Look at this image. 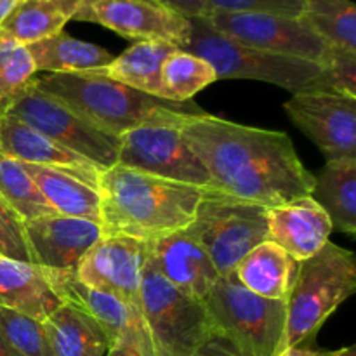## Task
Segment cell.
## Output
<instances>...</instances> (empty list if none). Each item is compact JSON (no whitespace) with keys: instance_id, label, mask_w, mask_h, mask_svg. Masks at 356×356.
I'll use <instances>...</instances> for the list:
<instances>
[{"instance_id":"ac0fdd59","label":"cell","mask_w":356,"mask_h":356,"mask_svg":"<svg viewBox=\"0 0 356 356\" xmlns=\"http://www.w3.org/2000/svg\"><path fill=\"white\" fill-rule=\"evenodd\" d=\"M0 153L23 163L68 172L96 190L99 188V179L104 172L103 167L70 152L65 146L6 115L0 117Z\"/></svg>"},{"instance_id":"8d00e7d4","label":"cell","mask_w":356,"mask_h":356,"mask_svg":"<svg viewBox=\"0 0 356 356\" xmlns=\"http://www.w3.org/2000/svg\"><path fill=\"white\" fill-rule=\"evenodd\" d=\"M156 2L188 19H207L211 14L207 0H156Z\"/></svg>"},{"instance_id":"5bb4252c","label":"cell","mask_w":356,"mask_h":356,"mask_svg":"<svg viewBox=\"0 0 356 356\" xmlns=\"http://www.w3.org/2000/svg\"><path fill=\"white\" fill-rule=\"evenodd\" d=\"M146 242L120 235H103L75 270L86 285L113 294L141 316V284Z\"/></svg>"},{"instance_id":"4316f807","label":"cell","mask_w":356,"mask_h":356,"mask_svg":"<svg viewBox=\"0 0 356 356\" xmlns=\"http://www.w3.org/2000/svg\"><path fill=\"white\" fill-rule=\"evenodd\" d=\"M176 49V45L167 42H134L127 51L113 58L110 65L99 70L117 82L162 99V80H160L162 65Z\"/></svg>"},{"instance_id":"83f0119b","label":"cell","mask_w":356,"mask_h":356,"mask_svg":"<svg viewBox=\"0 0 356 356\" xmlns=\"http://www.w3.org/2000/svg\"><path fill=\"white\" fill-rule=\"evenodd\" d=\"M299 17L330 47L356 52V7L351 0H302Z\"/></svg>"},{"instance_id":"ba28073f","label":"cell","mask_w":356,"mask_h":356,"mask_svg":"<svg viewBox=\"0 0 356 356\" xmlns=\"http://www.w3.org/2000/svg\"><path fill=\"white\" fill-rule=\"evenodd\" d=\"M141 318L155 356H191L212 334L204 301L177 291L148 264L143 271Z\"/></svg>"},{"instance_id":"74e56055","label":"cell","mask_w":356,"mask_h":356,"mask_svg":"<svg viewBox=\"0 0 356 356\" xmlns=\"http://www.w3.org/2000/svg\"><path fill=\"white\" fill-rule=\"evenodd\" d=\"M191 356H243L225 337L218 336V334H211L209 339L198 348Z\"/></svg>"},{"instance_id":"7c38bea8","label":"cell","mask_w":356,"mask_h":356,"mask_svg":"<svg viewBox=\"0 0 356 356\" xmlns=\"http://www.w3.org/2000/svg\"><path fill=\"white\" fill-rule=\"evenodd\" d=\"M76 21L96 23L129 40H156L186 49L191 21L156 0H82Z\"/></svg>"},{"instance_id":"277c9868","label":"cell","mask_w":356,"mask_h":356,"mask_svg":"<svg viewBox=\"0 0 356 356\" xmlns=\"http://www.w3.org/2000/svg\"><path fill=\"white\" fill-rule=\"evenodd\" d=\"M356 291L355 254L329 242L299 263L287 296L284 348L306 346L325 320Z\"/></svg>"},{"instance_id":"d6986e66","label":"cell","mask_w":356,"mask_h":356,"mask_svg":"<svg viewBox=\"0 0 356 356\" xmlns=\"http://www.w3.org/2000/svg\"><path fill=\"white\" fill-rule=\"evenodd\" d=\"M42 271L51 289L63 302L76 306L99 323L110 341V346L132 323L143 322L141 316L136 315L124 301L115 298L113 294L80 282L75 271H56L44 270V268Z\"/></svg>"},{"instance_id":"1f68e13d","label":"cell","mask_w":356,"mask_h":356,"mask_svg":"<svg viewBox=\"0 0 356 356\" xmlns=\"http://www.w3.org/2000/svg\"><path fill=\"white\" fill-rule=\"evenodd\" d=\"M0 337L17 356H52L40 320L0 306Z\"/></svg>"},{"instance_id":"2e32d148","label":"cell","mask_w":356,"mask_h":356,"mask_svg":"<svg viewBox=\"0 0 356 356\" xmlns=\"http://www.w3.org/2000/svg\"><path fill=\"white\" fill-rule=\"evenodd\" d=\"M146 264L177 291L204 299L221 275L191 228L146 242Z\"/></svg>"},{"instance_id":"8fae6325","label":"cell","mask_w":356,"mask_h":356,"mask_svg":"<svg viewBox=\"0 0 356 356\" xmlns=\"http://www.w3.org/2000/svg\"><path fill=\"white\" fill-rule=\"evenodd\" d=\"M209 24L247 47L327 65L332 47L301 17L264 13H211Z\"/></svg>"},{"instance_id":"d4e9b609","label":"cell","mask_w":356,"mask_h":356,"mask_svg":"<svg viewBox=\"0 0 356 356\" xmlns=\"http://www.w3.org/2000/svg\"><path fill=\"white\" fill-rule=\"evenodd\" d=\"M82 0H16L0 24L3 33L28 45L63 31Z\"/></svg>"},{"instance_id":"7402d4cb","label":"cell","mask_w":356,"mask_h":356,"mask_svg":"<svg viewBox=\"0 0 356 356\" xmlns=\"http://www.w3.org/2000/svg\"><path fill=\"white\" fill-rule=\"evenodd\" d=\"M52 356H104L110 341L99 323L70 302L42 320Z\"/></svg>"},{"instance_id":"f35d334b","label":"cell","mask_w":356,"mask_h":356,"mask_svg":"<svg viewBox=\"0 0 356 356\" xmlns=\"http://www.w3.org/2000/svg\"><path fill=\"white\" fill-rule=\"evenodd\" d=\"M329 351H320L313 350L308 346H296V348H287V350L282 351L278 356H327Z\"/></svg>"},{"instance_id":"d6a6232c","label":"cell","mask_w":356,"mask_h":356,"mask_svg":"<svg viewBox=\"0 0 356 356\" xmlns=\"http://www.w3.org/2000/svg\"><path fill=\"white\" fill-rule=\"evenodd\" d=\"M315 90L356 97V52L332 47Z\"/></svg>"},{"instance_id":"f546056e","label":"cell","mask_w":356,"mask_h":356,"mask_svg":"<svg viewBox=\"0 0 356 356\" xmlns=\"http://www.w3.org/2000/svg\"><path fill=\"white\" fill-rule=\"evenodd\" d=\"M0 197L23 218V221L56 214L42 197L23 162L0 153Z\"/></svg>"},{"instance_id":"60d3db41","label":"cell","mask_w":356,"mask_h":356,"mask_svg":"<svg viewBox=\"0 0 356 356\" xmlns=\"http://www.w3.org/2000/svg\"><path fill=\"white\" fill-rule=\"evenodd\" d=\"M327 356H356V348L355 346L341 348V350L337 351H329Z\"/></svg>"},{"instance_id":"8992f818","label":"cell","mask_w":356,"mask_h":356,"mask_svg":"<svg viewBox=\"0 0 356 356\" xmlns=\"http://www.w3.org/2000/svg\"><path fill=\"white\" fill-rule=\"evenodd\" d=\"M190 21V42L183 51L193 52L211 63L218 80H257L273 83L292 94L316 89L323 65L247 47L219 33L207 19Z\"/></svg>"},{"instance_id":"f1b7e54d","label":"cell","mask_w":356,"mask_h":356,"mask_svg":"<svg viewBox=\"0 0 356 356\" xmlns=\"http://www.w3.org/2000/svg\"><path fill=\"white\" fill-rule=\"evenodd\" d=\"M160 80L162 99L172 103H190L195 94L218 82V76L211 63L193 52L176 49L163 61Z\"/></svg>"},{"instance_id":"e0dca14e","label":"cell","mask_w":356,"mask_h":356,"mask_svg":"<svg viewBox=\"0 0 356 356\" xmlns=\"http://www.w3.org/2000/svg\"><path fill=\"white\" fill-rule=\"evenodd\" d=\"M268 240L296 263L309 259L330 242L332 222L312 197H301L266 211Z\"/></svg>"},{"instance_id":"4fadbf2b","label":"cell","mask_w":356,"mask_h":356,"mask_svg":"<svg viewBox=\"0 0 356 356\" xmlns=\"http://www.w3.org/2000/svg\"><path fill=\"white\" fill-rule=\"evenodd\" d=\"M284 110L327 160L356 159V97L308 90L292 94Z\"/></svg>"},{"instance_id":"4dcf8cb0","label":"cell","mask_w":356,"mask_h":356,"mask_svg":"<svg viewBox=\"0 0 356 356\" xmlns=\"http://www.w3.org/2000/svg\"><path fill=\"white\" fill-rule=\"evenodd\" d=\"M37 68L24 44L0 30V115L30 86Z\"/></svg>"},{"instance_id":"484cf974","label":"cell","mask_w":356,"mask_h":356,"mask_svg":"<svg viewBox=\"0 0 356 356\" xmlns=\"http://www.w3.org/2000/svg\"><path fill=\"white\" fill-rule=\"evenodd\" d=\"M37 72L83 73L110 65L115 56L90 42L79 40L65 30L26 45Z\"/></svg>"},{"instance_id":"ffe728a7","label":"cell","mask_w":356,"mask_h":356,"mask_svg":"<svg viewBox=\"0 0 356 356\" xmlns=\"http://www.w3.org/2000/svg\"><path fill=\"white\" fill-rule=\"evenodd\" d=\"M63 301L45 280L42 268L0 256V306L37 320L51 315Z\"/></svg>"},{"instance_id":"cb8c5ba5","label":"cell","mask_w":356,"mask_h":356,"mask_svg":"<svg viewBox=\"0 0 356 356\" xmlns=\"http://www.w3.org/2000/svg\"><path fill=\"white\" fill-rule=\"evenodd\" d=\"M23 165L56 214L89 219L101 225V197L96 188L63 170L33 163Z\"/></svg>"},{"instance_id":"e575fe53","label":"cell","mask_w":356,"mask_h":356,"mask_svg":"<svg viewBox=\"0 0 356 356\" xmlns=\"http://www.w3.org/2000/svg\"><path fill=\"white\" fill-rule=\"evenodd\" d=\"M211 13H264L299 17L302 0H207Z\"/></svg>"},{"instance_id":"9c48e42d","label":"cell","mask_w":356,"mask_h":356,"mask_svg":"<svg viewBox=\"0 0 356 356\" xmlns=\"http://www.w3.org/2000/svg\"><path fill=\"white\" fill-rule=\"evenodd\" d=\"M3 115L28 125L104 170L117 163L120 139L87 124L65 104L42 92L33 82L6 108Z\"/></svg>"},{"instance_id":"d590c367","label":"cell","mask_w":356,"mask_h":356,"mask_svg":"<svg viewBox=\"0 0 356 356\" xmlns=\"http://www.w3.org/2000/svg\"><path fill=\"white\" fill-rule=\"evenodd\" d=\"M104 356H155L152 343H149L148 330L145 323H132L110 348Z\"/></svg>"},{"instance_id":"836d02e7","label":"cell","mask_w":356,"mask_h":356,"mask_svg":"<svg viewBox=\"0 0 356 356\" xmlns=\"http://www.w3.org/2000/svg\"><path fill=\"white\" fill-rule=\"evenodd\" d=\"M0 256L33 264L23 218L2 197H0Z\"/></svg>"},{"instance_id":"3957f363","label":"cell","mask_w":356,"mask_h":356,"mask_svg":"<svg viewBox=\"0 0 356 356\" xmlns=\"http://www.w3.org/2000/svg\"><path fill=\"white\" fill-rule=\"evenodd\" d=\"M33 83L87 124L115 138L146 124L174 122L186 115L205 113L193 101L172 103L159 99L110 79L101 70L47 73L35 76Z\"/></svg>"},{"instance_id":"6da1fadb","label":"cell","mask_w":356,"mask_h":356,"mask_svg":"<svg viewBox=\"0 0 356 356\" xmlns=\"http://www.w3.org/2000/svg\"><path fill=\"white\" fill-rule=\"evenodd\" d=\"M179 131L207 169L212 190L268 209L312 193L315 174L302 165L285 132L207 113L188 115Z\"/></svg>"},{"instance_id":"9a60e30c","label":"cell","mask_w":356,"mask_h":356,"mask_svg":"<svg viewBox=\"0 0 356 356\" xmlns=\"http://www.w3.org/2000/svg\"><path fill=\"white\" fill-rule=\"evenodd\" d=\"M33 264L44 270L75 271L103 236L99 222L49 214L24 222Z\"/></svg>"},{"instance_id":"603a6c76","label":"cell","mask_w":356,"mask_h":356,"mask_svg":"<svg viewBox=\"0 0 356 356\" xmlns=\"http://www.w3.org/2000/svg\"><path fill=\"white\" fill-rule=\"evenodd\" d=\"M309 197L325 211L332 228L356 233V159L327 160L315 176Z\"/></svg>"},{"instance_id":"52a82bcc","label":"cell","mask_w":356,"mask_h":356,"mask_svg":"<svg viewBox=\"0 0 356 356\" xmlns=\"http://www.w3.org/2000/svg\"><path fill=\"white\" fill-rule=\"evenodd\" d=\"M268 207L205 188L191 232L207 250L218 273H232L247 252L268 240Z\"/></svg>"},{"instance_id":"b9f144b4","label":"cell","mask_w":356,"mask_h":356,"mask_svg":"<svg viewBox=\"0 0 356 356\" xmlns=\"http://www.w3.org/2000/svg\"><path fill=\"white\" fill-rule=\"evenodd\" d=\"M0 356H17L9 346H7L6 341H3L2 337H0Z\"/></svg>"},{"instance_id":"7a4b0ae2","label":"cell","mask_w":356,"mask_h":356,"mask_svg":"<svg viewBox=\"0 0 356 356\" xmlns=\"http://www.w3.org/2000/svg\"><path fill=\"white\" fill-rule=\"evenodd\" d=\"M205 188L115 163L99 179L103 235L153 242L193 222Z\"/></svg>"},{"instance_id":"44dd1931","label":"cell","mask_w":356,"mask_h":356,"mask_svg":"<svg viewBox=\"0 0 356 356\" xmlns=\"http://www.w3.org/2000/svg\"><path fill=\"white\" fill-rule=\"evenodd\" d=\"M299 263L277 243L261 242L233 270L236 280L252 294L266 299H287Z\"/></svg>"},{"instance_id":"5b68a950","label":"cell","mask_w":356,"mask_h":356,"mask_svg":"<svg viewBox=\"0 0 356 356\" xmlns=\"http://www.w3.org/2000/svg\"><path fill=\"white\" fill-rule=\"evenodd\" d=\"M202 301L212 334L228 339L243 356H278L285 350V299L252 294L232 271L219 277Z\"/></svg>"},{"instance_id":"30bf717a","label":"cell","mask_w":356,"mask_h":356,"mask_svg":"<svg viewBox=\"0 0 356 356\" xmlns=\"http://www.w3.org/2000/svg\"><path fill=\"white\" fill-rule=\"evenodd\" d=\"M186 117L146 124L122 134L117 163L177 183L209 188L207 169L179 131Z\"/></svg>"},{"instance_id":"ab89813d","label":"cell","mask_w":356,"mask_h":356,"mask_svg":"<svg viewBox=\"0 0 356 356\" xmlns=\"http://www.w3.org/2000/svg\"><path fill=\"white\" fill-rule=\"evenodd\" d=\"M14 2H16V0H0V24H2L3 19H6L7 14L10 13Z\"/></svg>"}]
</instances>
